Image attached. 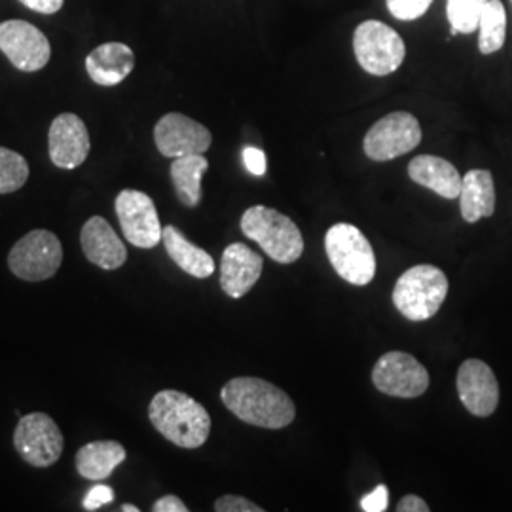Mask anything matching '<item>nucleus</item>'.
Returning a JSON list of instances; mask_svg holds the SVG:
<instances>
[{"mask_svg":"<svg viewBox=\"0 0 512 512\" xmlns=\"http://www.w3.org/2000/svg\"><path fill=\"white\" fill-rule=\"evenodd\" d=\"M152 512H188V507L184 505L181 497H177V495H164V497H160L152 505Z\"/></svg>","mask_w":512,"mask_h":512,"instance_id":"33","label":"nucleus"},{"mask_svg":"<svg viewBox=\"0 0 512 512\" xmlns=\"http://www.w3.org/2000/svg\"><path fill=\"white\" fill-rule=\"evenodd\" d=\"M0 52L23 73H37L50 61L48 37L29 21L8 19L0 23Z\"/></svg>","mask_w":512,"mask_h":512,"instance_id":"11","label":"nucleus"},{"mask_svg":"<svg viewBox=\"0 0 512 512\" xmlns=\"http://www.w3.org/2000/svg\"><path fill=\"white\" fill-rule=\"evenodd\" d=\"M332 268L351 285L365 287L376 275V255L365 234L348 222L334 224L325 236Z\"/></svg>","mask_w":512,"mask_h":512,"instance_id":"5","label":"nucleus"},{"mask_svg":"<svg viewBox=\"0 0 512 512\" xmlns=\"http://www.w3.org/2000/svg\"><path fill=\"white\" fill-rule=\"evenodd\" d=\"M243 164L255 177H262L266 173V154L260 148H243Z\"/></svg>","mask_w":512,"mask_h":512,"instance_id":"30","label":"nucleus"},{"mask_svg":"<svg viewBox=\"0 0 512 512\" xmlns=\"http://www.w3.org/2000/svg\"><path fill=\"white\" fill-rule=\"evenodd\" d=\"M154 143L162 156L175 160L207 152L213 143V135L203 124L181 112H169L154 128Z\"/></svg>","mask_w":512,"mask_h":512,"instance_id":"13","label":"nucleus"},{"mask_svg":"<svg viewBox=\"0 0 512 512\" xmlns=\"http://www.w3.org/2000/svg\"><path fill=\"white\" fill-rule=\"evenodd\" d=\"M397 512H429V505L418 495H404L397 503Z\"/></svg>","mask_w":512,"mask_h":512,"instance_id":"34","label":"nucleus"},{"mask_svg":"<svg viewBox=\"0 0 512 512\" xmlns=\"http://www.w3.org/2000/svg\"><path fill=\"white\" fill-rule=\"evenodd\" d=\"M126 448L116 440H93L76 452V471L88 480H105L124 463Z\"/></svg>","mask_w":512,"mask_h":512,"instance_id":"21","label":"nucleus"},{"mask_svg":"<svg viewBox=\"0 0 512 512\" xmlns=\"http://www.w3.org/2000/svg\"><path fill=\"white\" fill-rule=\"evenodd\" d=\"M408 175L414 183L420 184L423 188L433 190L440 198L456 200L461 192V175L456 165L450 164L448 160L423 154L416 156L408 165Z\"/></svg>","mask_w":512,"mask_h":512,"instance_id":"19","label":"nucleus"},{"mask_svg":"<svg viewBox=\"0 0 512 512\" xmlns=\"http://www.w3.org/2000/svg\"><path fill=\"white\" fill-rule=\"evenodd\" d=\"M488 0H448L446 16L452 25V35H471L478 29V19Z\"/></svg>","mask_w":512,"mask_h":512,"instance_id":"25","label":"nucleus"},{"mask_svg":"<svg viewBox=\"0 0 512 512\" xmlns=\"http://www.w3.org/2000/svg\"><path fill=\"white\" fill-rule=\"evenodd\" d=\"M19 2L23 6H27L29 10L38 12V14H44V16L57 14L63 8V4H65V0H19Z\"/></svg>","mask_w":512,"mask_h":512,"instance_id":"32","label":"nucleus"},{"mask_svg":"<svg viewBox=\"0 0 512 512\" xmlns=\"http://www.w3.org/2000/svg\"><path fill=\"white\" fill-rule=\"evenodd\" d=\"M372 384L389 397L416 399L429 387V372L410 353L389 351L372 368Z\"/></svg>","mask_w":512,"mask_h":512,"instance_id":"10","label":"nucleus"},{"mask_svg":"<svg viewBox=\"0 0 512 512\" xmlns=\"http://www.w3.org/2000/svg\"><path fill=\"white\" fill-rule=\"evenodd\" d=\"M353 52L365 73L387 76L403 65L406 46L393 27L378 19H366L353 33Z\"/></svg>","mask_w":512,"mask_h":512,"instance_id":"6","label":"nucleus"},{"mask_svg":"<svg viewBox=\"0 0 512 512\" xmlns=\"http://www.w3.org/2000/svg\"><path fill=\"white\" fill-rule=\"evenodd\" d=\"M264 260L243 243H232L224 249L220 260V287L230 298L249 293L262 275Z\"/></svg>","mask_w":512,"mask_h":512,"instance_id":"16","label":"nucleus"},{"mask_svg":"<svg viewBox=\"0 0 512 512\" xmlns=\"http://www.w3.org/2000/svg\"><path fill=\"white\" fill-rule=\"evenodd\" d=\"M456 385L461 403L476 418H488L497 410L499 384L494 370L484 361L467 359L459 366Z\"/></svg>","mask_w":512,"mask_h":512,"instance_id":"15","label":"nucleus"},{"mask_svg":"<svg viewBox=\"0 0 512 512\" xmlns=\"http://www.w3.org/2000/svg\"><path fill=\"white\" fill-rule=\"evenodd\" d=\"M114 501V490L105 484H97L93 486L88 495L84 497V509L86 511H97L103 505H109Z\"/></svg>","mask_w":512,"mask_h":512,"instance_id":"29","label":"nucleus"},{"mask_svg":"<svg viewBox=\"0 0 512 512\" xmlns=\"http://www.w3.org/2000/svg\"><path fill=\"white\" fill-rule=\"evenodd\" d=\"M63 433L48 414L33 412L21 416L14 431V448L25 463L46 469L63 454Z\"/></svg>","mask_w":512,"mask_h":512,"instance_id":"9","label":"nucleus"},{"mask_svg":"<svg viewBox=\"0 0 512 512\" xmlns=\"http://www.w3.org/2000/svg\"><path fill=\"white\" fill-rule=\"evenodd\" d=\"M29 179L27 160L10 148L0 147V194L18 192Z\"/></svg>","mask_w":512,"mask_h":512,"instance_id":"26","label":"nucleus"},{"mask_svg":"<svg viewBox=\"0 0 512 512\" xmlns=\"http://www.w3.org/2000/svg\"><path fill=\"white\" fill-rule=\"evenodd\" d=\"M448 294V277L431 264H420L406 270L395 289L393 304L408 321H427L442 308Z\"/></svg>","mask_w":512,"mask_h":512,"instance_id":"4","label":"nucleus"},{"mask_svg":"<svg viewBox=\"0 0 512 512\" xmlns=\"http://www.w3.org/2000/svg\"><path fill=\"white\" fill-rule=\"evenodd\" d=\"M122 512H139V507L126 503V505H122Z\"/></svg>","mask_w":512,"mask_h":512,"instance_id":"35","label":"nucleus"},{"mask_svg":"<svg viewBox=\"0 0 512 512\" xmlns=\"http://www.w3.org/2000/svg\"><path fill=\"white\" fill-rule=\"evenodd\" d=\"M217 512H262L264 509L241 495H222L215 501Z\"/></svg>","mask_w":512,"mask_h":512,"instance_id":"28","label":"nucleus"},{"mask_svg":"<svg viewBox=\"0 0 512 512\" xmlns=\"http://www.w3.org/2000/svg\"><path fill=\"white\" fill-rule=\"evenodd\" d=\"M162 241L169 258L186 274L198 279H207L215 272L213 256L203 251L202 247L190 243L177 226H165Z\"/></svg>","mask_w":512,"mask_h":512,"instance_id":"22","label":"nucleus"},{"mask_svg":"<svg viewBox=\"0 0 512 512\" xmlns=\"http://www.w3.org/2000/svg\"><path fill=\"white\" fill-rule=\"evenodd\" d=\"M389 503V490L385 486H378L372 494L365 495L361 501V509L365 512L387 511Z\"/></svg>","mask_w":512,"mask_h":512,"instance_id":"31","label":"nucleus"},{"mask_svg":"<svg viewBox=\"0 0 512 512\" xmlns=\"http://www.w3.org/2000/svg\"><path fill=\"white\" fill-rule=\"evenodd\" d=\"M116 217L120 220L124 238L139 249H154L160 241L164 228L152 198L141 190H122L114 203Z\"/></svg>","mask_w":512,"mask_h":512,"instance_id":"12","label":"nucleus"},{"mask_svg":"<svg viewBox=\"0 0 512 512\" xmlns=\"http://www.w3.org/2000/svg\"><path fill=\"white\" fill-rule=\"evenodd\" d=\"M135 69V54L122 42H107L86 57V71L99 86H118Z\"/></svg>","mask_w":512,"mask_h":512,"instance_id":"18","label":"nucleus"},{"mask_svg":"<svg viewBox=\"0 0 512 512\" xmlns=\"http://www.w3.org/2000/svg\"><path fill=\"white\" fill-rule=\"evenodd\" d=\"M241 232L279 264H293L304 253V238L298 226L272 207H249L241 217Z\"/></svg>","mask_w":512,"mask_h":512,"instance_id":"3","label":"nucleus"},{"mask_svg":"<svg viewBox=\"0 0 512 512\" xmlns=\"http://www.w3.org/2000/svg\"><path fill=\"white\" fill-rule=\"evenodd\" d=\"M461 217L465 222H478L492 217L495 211L494 177L488 169H471L461 179Z\"/></svg>","mask_w":512,"mask_h":512,"instance_id":"20","label":"nucleus"},{"mask_svg":"<svg viewBox=\"0 0 512 512\" xmlns=\"http://www.w3.org/2000/svg\"><path fill=\"white\" fill-rule=\"evenodd\" d=\"M63 262V247L54 232L33 230L19 239L8 255L10 272L29 283L46 281L57 274Z\"/></svg>","mask_w":512,"mask_h":512,"instance_id":"7","label":"nucleus"},{"mask_svg":"<svg viewBox=\"0 0 512 512\" xmlns=\"http://www.w3.org/2000/svg\"><path fill=\"white\" fill-rule=\"evenodd\" d=\"M80 245L84 256L103 270H118L128 260L124 241L103 217H92L82 226Z\"/></svg>","mask_w":512,"mask_h":512,"instance_id":"17","label":"nucleus"},{"mask_svg":"<svg viewBox=\"0 0 512 512\" xmlns=\"http://www.w3.org/2000/svg\"><path fill=\"white\" fill-rule=\"evenodd\" d=\"M478 50L490 55L499 52L507 40V12L501 0H488L478 19Z\"/></svg>","mask_w":512,"mask_h":512,"instance_id":"24","label":"nucleus"},{"mask_svg":"<svg viewBox=\"0 0 512 512\" xmlns=\"http://www.w3.org/2000/svg\"><path fill=\"white\" fill-rule=\"evenodd\" d=\"M421 126L410 112H391L368 129L365 154L374 162H389L412 152L421 143Z\"/></svg>","mask_w":512,"mask_h":512,"instance_id":"8","label":"nucleus"},{"mask_svg":"<svg viewBox=\"0 0 512 512\" xmlns=\"http://www.w3.org/2000/svg\"><path fill=\"white\" fill-rule=\"evenodd\" d=\"M207 169L209 162L203 154L181 156L171 164V181L184 207H196L202 202V177Z\"/></svg>","mask_w":512,"mask_h":512,"instance_id":"23","label":"nucleus"},{"mask_svg":"<svg viewBox=\"0 0 512 512\" xmlns=\"http://www.w3.org/2000/svg\"><path fill=\"white\" fill-rule=\"evenodd\" d=\"M50 160L59 169H76L86 162L92 141L86 124L73 112H63L55 118L48 133Z\"/></svg>","mask_w":512,"mask_h":512,"instance_id":"14","label":"nucleus"},{"mask_svg":"<svg viewBox=\"0 0 512 512\" xmlns=\"http://www.w3.org/2000/svg\"><path fill=\"white\" fill-rule=\"evenodd\" d=\"M389 14L401 21L420 19L433 4V0H385Z\"/></svg>","mask_w":512,"mask_h":512,"instance_id":"27","label":"nucleus"},{"mask_svg":"<svg viewBox=\"0 0 512 512\" xmlns=\"http://www.w3.org/2000/svg\"><path fill=\"white\" fill-rule=\"evenodd\" d=\"M511 2H512V0H511Z\"/></svg>","mask_w":512,"mask_h":512,"instance_id":"36","label":"nucleus"},{"mask_svg":"<svg viewBox=\"0 0 512 512\" xmlns=\"http://www.w3.org/2000/svg\"><path fill=\"white\" fill-rule=\"evenodd\" d=\"M148 418L160 435L186 450L203 446L211 433V416L205 406L175 389L154 395L148 406Z\"/></svg>","mask_w":512,"mask_h":512,"instance_id":"2","label":"nucleus"},{"mask_svg":"<svg viewBox=\"0 0 512 512\" xmlns=\"http://www.w3.org/2000/svg\"><path fill=\"white\" fill-rule=\"evenodd\" d=\"M220 399L236 418L262 429H283L296 418L293 399L277 385L260 378L243 376L226 382Z\"/></svg>","mask_w":512,"mask_h":512,"instance_id":"1","label":"nucleus"}]
</instances>
